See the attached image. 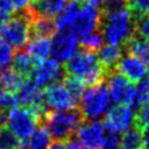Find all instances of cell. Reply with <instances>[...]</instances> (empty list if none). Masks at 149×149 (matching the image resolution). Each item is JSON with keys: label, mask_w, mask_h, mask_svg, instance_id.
Wrapping results in <instances>:
<instances>
[{"label": "cell", "mask_w": 149, "mask_h": 149, "mask_svg": "<svg viewBox=\"0 0 149 149\" xmlns=\"http://www.w3.org/2000/svg\"><path fill=\"white\" fill-rule=\"evenodd\" d=\"M63 69L66 74L79 79L87 86H95L106 79V73L98 61L97 52L83 48L65 62Z\"/></svg>", "instance_id": "cell-1"}, {"label": "cell", "mask_w": 149, "mask_h": 149, "mask_svg": "<svg viewBox=\"0 0 149 149\" xmlns=\"http://www.w3.org/2000/svg\"><path fill=\"white\" fill-rule=\"evenodd\" d=\"M84 121L85 118L81 114L79 107L74 106L63 111L50 109L40 125H43L47 128L51 139L66 141L71 136L76 135L78 128Z\"/></svg>", "instance_id": "cell-2"}, {"label": "cell", "mask_w": 149, "mask_h": 149, "mask_svg": "<svg viewBox=\"0 0 149 149\" xmlns=\"http://www.w3.org/2000/svg\"><path fill=\"white\" fill-rule=\"evenodd\" d=\"M99 30L104 40L113 45H122L134 31V21L128 9L101 14Z\"/></svg>", "instance_id": "cell-3"}, {"label": "cell", "mask_w": 149, "mask_h": 149, "mask_svg": "<svg viewBox=\"0 0 149 149\" xmlns=\"http://www.w3.org/2000/svg\"><path fill=\"white\" fill-rule=\"evenodd\" d=\"M109 106V94L106 83L102 81L95 86L84 90L78 107L85 118V121L98 120Z\"/></svg>", "instance_id": "cell-4"}, {"label": "cell", "mask_w": 149, "mask_h": 149, "mask_svg": "<svg viewBox=\"0 0 149 149\" xmlns=\"http://www.w3.org/2000/svg\"><path fill=\"white\" fill-rule=\"evenodd\" d=\"M31 19L33 17L27 8L20 10L16 15H13L7 22H5L0 33V38L16 50L24 48L30 38L29 23Z\"/></svg>", "instance_id": "cell-5"}, {"label": "cell", "mask_w": 149, "mask_h": 149, "mask_svg": "<svg viewBox=\"0 0 149 149\" xmlns=\"http://www.w3.org/2000/svg\"><path fill=\"white\" fill-rule=\"evenodd\" d=\"M6 128L19 140H27L40 125L38 118L26 107H13L6 114Z\"/></svg>", "instance_id": "cell-6"}, {"label": "cell", "mask_w": 149, "mask_h": 149, "mask_svg": "<svg viewBox=\"0 0 149 149\" xmlns=\"http://www.w3.org/2000/svg\"><path fill=\"white\" fill-rule=\"evenodd\" d=\"M105 83L108 90V94L115 105L132 106L135 94L134 83H132L116 70H114L106 77Z\"/></svg>", "instance_id": "cell-7"}, {"label": "cell", "mask_w": 149, "mask_h": 149, "mask_svg": "<svg viewBox=\"0 0 149 149\" xmlns=\"http://www.w3.org/2000/svg\"><path fill=\"white\" fill-rule=\"evenodd\" d=\"M50 41V55L56 62L65 63L77 50V35L71 28L59 29Z\"/></svg>", "instance_id": "cell-8"}, {"label": "cell", "mask_w": 149, "mask_h": 149, "mask_svg": "<svg viewBox=\"0 0 149 149\" xmlns=\"http://www.w3.org/2000/svg\"><path fill=\"white\" fill-rule=\"evenodd\" d=\"M65 74L63 66L56 62L55 59H45L41 63L34 64L30 73L29 79L34 85L42 88L54 81L62 80Z\"/></svg>", "instance_id": "cell-9"}, {"label": "cell", "mask_w": 149, "mask_h": 149, "mask_svg": "<svg viewBox=\"0 0 149 149\" xmlns=\"http://www.w3.org/2000/svg\"><path fill=\"white\" fill-rule=\"evenodd\" d=\"M100 17L101 15L99 7L93 6L91 3H86L78 10L74 21L69 28H71V30L77 35V37H84L99 29Z\"/></svg>", "instance_id": "cell-10"}, {"label": "cell", "mask_w": 149, "mask_h": 149, "mask_svg": "<svg viewBox=\"0 0 149 149\" xmlns=\"http://www.w3.org/2000/svg\"><path fill=\"white\" fill-rule=\"evenodd\" d=\"M134 113V109L128 105H115L108 109L104 118V129L118 133L125 132L132 126Z\"/></svg>", "instance_id": "cell-11"}, {"label": "cell", "mask_w": 149, "mask_h": 149, "mask_svg": "<svg viewBox=\"0 0 149 149\" xmlns=\"http://www.w3.org/2000/svg\"><path fill=\"white\" fill-rule=\"evenodd\" d=\"M43 98L45 105L54 111L69 109L76 106L62 80L47 85L43 91Z\"/></svg>", "instance_id": "cell-12"}, {"label": "cell", "mask_w": 149, "mask_h": 149, "mask_svg": "<svg viewBox=\"0 0 149 149\" xmlns=\"http://www.w3.org/2000/svg\"><path fill=\"white\" fill-rule=\"evenodd\" d=\"M115 70L127 79H129L132 83H137L147 74H149V68L147 66V64L141 58L128 52L122 54Z\"/></svg>", "instance_id": "cell-13"}, {"label": "cell", "mask_w": 149, "mask_h": 149, "mask_svg": "<svg viewBox=\"0 0 149 149\" xmlns=\"http://www.w3.org/2000/svg\"><path fill=\"white\" fill-rule=\"evenodd\" d=\"M77 139L85 149H101L104 126L99 120L84 121L76 133Z\"/></svg>", "instance_id": "cell-14"}, {"label": "cell", "mask_w": 149, "mask_h": 149, "mask_svg": "<svg viewBox=\"0 0 149 149\" xmlns=\"http://www.w3.org/2000/svg\"><path fill=\"white\" fill-rule=\"evenodd\" d=\"M66 0H31L27 7L31 17H54L56 16Z\"/></svg>", "instance_id": "cell-15"}, {"label": "cell", "mask_w": 149, "mask_h": 149, "mask_svg": "<svg viewBox=\"0 0 149 149\" xmlns=\"http://www.w3.org/2000/svg\"><path fill=\"white\" fill-rule=\"evenodd\" d=\"M122 54H123V50L121 45H113V44L106 43L99 48L97 57L106 73V77L115 70L116 64L120 57L122 56Z\"/></svg>", "instance_id": "cell-16"}, {"label": "cell", "mask_w": 149, "mask_h": 149, "mask_svg": "<svg viewBox=\"0 0 149 149\" xmlns=\"http://www.w3.org/2000/svg\"><path fill=\"white\" fill-rule=\"evenodd\" d=\"M26 50L30 55L34 64L48 59L50 55V38L48 37H33L28 41Z\"/></svg>", "instance_id": "cell-17"}, {"label": "cell", "mask_w": 149, "mask_h": 149, "mask_svg": "<svg viewBox=\"0 0 149 149\" xmlns=\"http://www.w3.org/2000/svg\"><path fill=\"white\" fill-rule=\"evenodd\" d=\"M56 30H57L56 22L52 17H33L29 23L30 38L33 37L50 38L56 33Z\"/></svg>", "instance_id": "cell-18"}, {"label": "cell", "mask_w": 149, "mask_h": 149, "mask_svg": "<svg viewBox=\"0 0 149 149\" xmlns=\"http://www.w3.org/2000/svg\"><path fill=\"white\" fill-rule=\"evenodd\" d=\"M33 66H34V62H33L30 55L28 54V51L24 48L17 49L16 52L13 55L10 68L14 71H16L19 74H21L22 77L27 78L29 76Z\"/></svg>", "instance_id": "cell-19"}, {"label": "cell", "mask_w": 149, "mask_h": 149, "mask_svg": "<svg viewBox=\"0 0 149 149\" xmlns=\"http://www.w3.org/2000/svg\"><path fill=\"white\" fill-rule=\"evenodd\" d=\"M120 149H143V133L142 130L132 123L121 136Z\"/></svg>", "instance_id": "cell-20"}, {"label": "cell", "mask_w": 149, "mask_h": 149, "mask_svg": "<svg viewBox=\"0 0 149 149\" xmlns=\"http://www.w3.org/2000/svg\"><path fill=\"white\" fill-rule=\"evenodd\" d=\"M78 10H79V2L74 0H70L69 2H66L62 8V10L57 14V19L55 20L57 30L69 28L74 21Z\"/></svg>", "instance_id": "cell-21"}, {"label": "cell", "mask_w": 149, "mask_h": 149, "mask_svg": "<svg viewBox=\"0 0 149 149\" xmlns=\"http://www.w3.org/2000/svg\"><path fill=\"white\" fill-rule=\"evenodd\" d=\"M51 137L43 125H38L27 140V149H49Z\"/></svg>", "instance_id": "cell-22"}, {"label": "cell", "mask_w": 149, "mask_h": 149, "mask_svg": "<svg viewBox=\"0 0 149 149\" xmlns=\"http://www.w3.org/2000/svg\"><path fill=\"white\" fill-rule=\"evenodd\" d=\"M24 79H26L24 77L19 74L12 68L3 70V71H0V84H1L2 88L7 92L15 93Z\"/></svg>", "instance_id": "cell-23"}, {"label": "cell", "mask_w": 149, "mask_h": 149, "mask_svg": "<svg viewBox=\"0 0 149 149\" xmlns=\"http://www.w3.org/2000/svg\"><path fill=\"white\" fill-rule=\"evenodd\" d=\"M62 81H63V84H64L66 91L69 92V94H70V97H71L73 104H74L76 106H78L79 100H80V98H81V95H83L84 86H85V85H84L79 79H77V78H74V77H72V76H70V74H66V73L64 74Z\"/></svg>", "instance_id": "cell-24"}, {"label": "cell", "mask_w": 149, "mask_h": 149, "mask_svg": "<svg viewBox=\"0 0 149 149\" xmlns=\"http://www.w3.org/2000/svg\"><path fill=\"white\" fill-rule=\"evenodd\" d=\"M104 41H105L104 36H102L101 31L98 29V30L88 34L87 36L81 37L80 48L87 49V50H91V51H97L104 44Z\"/></svg>", "instance_id": "cell-25"}, {"label": "cell", "mask_w": 149, "mask_h": 149, "mask_svg": "<svg viewBox=\"0 0 149 149\" xmlns=\"http://www.w3.org/2000/svg\"><path fill=\"white\" fill-rule=\"evenodd\" d=\"M133 125L137 126L142 132L144 129H149V101L135 111Z\"/></svg>", "instance_id": "cell-26"}, {"label": "cell", "mask_w": 149, "mask_h": 149, "mask_svg": "<svg viewBox=\"0 0 149 149\" xmlns=\"http://www.w3.org/2000/svg\"><path fill=\"white\" fill-rule=\"evenodd\" d=\"M128 10L133 20L148 14L149 0H128Z\"/></svg>", "instance_id": "cell-27"}, {"label": "cell", "mask_w": 149, "mask_h": 149, "mask_svg": "<svg viewBox=\"0 0 149 149\" xmlns=\"http://www.w3.org/2000/svg\"><path fill=\"white\" fill-rule=\"evenodd\" d=\"M123 9H128V0H102L99 6L101 14L115 13Z\"/></svg>", "instance_id": "cell-28"}, {"label": "cell", "mask_w": 149, "mask_h": 149, "mask_svg": "<svg viewBox=\"0 0 149 149\" xmlns=\"http://www.w3.org/2000/svg\"><path fill=\"white\" fill-rule=\"evenodd\" d=\"M13 55V48L0 38V71L7 70L12 66Z\"/></svg>", "instance_id": "cell-29"}, {"label": "cell", "mask_w": 149, "mask_h": 149, "mask_svg": "<svg viewBox=\"0 0 149 149\" xmlns=\"http://www.w3.org/2000/svg\"><path fill=\"white\" fill-rule=\"evenodd\" d=\"M133 21H134L133 34L146 40V41H149V15L147 14V15L135 19Z\"/></svg>", "instance_id": "cell-30"}, {"label": "cell", "mask_w": 149, "mask_h": 149, "mask_svg": "<svg viewBox=\"0 0 149 149\" xmlns=\"http://www.w3.org/2000/svg\"><path fill=\"white\" fill-rule=\"evenodd\" d=\"M120 141H121L120 133L104 129L101 149H120Z\"/></svg>", "instance_id": "cell-31"}, {"label": "cell", "mask_w": 149, "mask_h": 149, "mask_svg": "<svg viewBox=\"0 0 149 149\" xmlns=\"http://www.w3.org/2000/svg\"><path fill=\"white\" fill-rule=\"evenodd\" d=\"M17 147L19 140L6 127H2L0 133V149H15Z\"/></svg>", "instance_id": "cell-32"}, {"label": "cell", "mask_w": 149, "mask_h": 149, "mask_svg": "<svg viewBox=\"0 0 149 149\" xmlns=\"http://www.w3.org/2000/svg\"><path fill=\"white\" fill-rule=\"evenodd\" d=\"M15 106H17L15 94L3 90L0 93V108H1V111L2 112H8L9 109H12Z\"/></svg>", "instance_id": "cell-33"}, {"label": "cell", "mask_w": 149, "mask_h": 149, "mask_svg": "<svg viewBox=\"0 0 149 149\" xmlns=\"http://www.w3.org/2000/svg\"><path fill=\"white\" fill-rule=\"evenodd\" d=\"M15 7L12 0H0V21L7 22L14 14Z\"/></svg>", "instance_id": "cell-34"}, {"label": "cell", "mask_w": 149, "mask_h": 149, "mask_svg": "<svg viewBox=\"0 0 149 149\" xmlns=\"http://www.w3.org/2000/svg\"><path fill=\"white\" fill-rule=\"evenodd\" d=\"M65 144H66V149H85L81 143L79 142V140L77 139L76 135L71 136L69 140L65 141Z\"/></svg>", "instance_id": "cell-35"}, {"label": "cell", "mask_w": 149, "mask_h": 149, "mask_svg": "<svg viewBox=\"0 0 149 149\" xmlns=\"http://www.w3.org/2000/svg\"><path fill=\"white\" fill-rule=\"evenodd\" d=\"M30 1H31V0H12L13 5H14V7H15V10H17V12L26 9V8L28 7V5H29Z\"/></svg>", "instance_id": "cell-36"}, {"label": "cell", "mask_w": 149, "mask_h": 149, "mask_svg": "<svg viewBox=\"0 0 149 149\" xmlns=\"http://www.w3.org/2000/svg\"><path fill=\"white\" fill-rule=\"evenodd\" d=\"M49 149H66L65 141H59V140H54V142L50 143Z\"/></svg>", "instance_id": "cell-37"}, {"label": "cell", "mask_w": 149, "mask_h": 149, "mask_svg": "<svg viewBox=\"0 0 149 149\" xmlns=\"http://www.w3.org/2000/svg\"><path fill=\"white\" fill-rule=\"evenodd\" d=\"M141 59L147 64V66L149 68V41H148V43H147V45H146V48H144V51H143V54H142V56H141Z\"/></svg>", "instance_id": "cell-38"}, {"label": "cell", "mask_w": 149, "mask_h": 149, "mask_svg": "<svg viewBox=\"0 0 149 149\" xmlns=\"http://www.w3.org/2000/svg\"><path fill=\"white\" fill-rule=\"evenodd\" d=\"M142 133H143V149H149V129H144Z\"/></svg>", "instance_id": "cell-39"}, {"label": "cell", "mask_w": 149, "mask_h": 149, "mask_svg": "<svg viewBox=\"0 0 149 149\" xmlns=\"http://www.w3.org/2000/svg\"><path fill=\"white\" fill-rule=\"evenodd\" d=\"M3 24H5V22H3V21H0V33H1V30H2Z\"/></svg>", "instance_id": "cell-40"}, {"label": "cell", "mask_w": 149, "mask_h": 149, "mask_svg": "<svg viewBox=\"0 0 149 149\" xmlns=\"http://www.w3.org/2000/svg\"><path fill=\"white\" fill-rule=\"evenodd\" d=\"M74 1H77V2H90L91 0H74Z\"/></svg>", "instance_id": "cell-41"}, {"label": "cell", "mask_w": 149, "mask_h": 149, "mask_svg": "<svg viewBox=\"0 0 149 149\" xmlns=\"http://www.w3.org/2000/svg\"><path fill=\"white\" fill-rule=\"evenodd\" d=\"M3 91V88H2V86H1V84H0V93Z\"/></svg>", "instance_id": "cell-42"}, {"label": "cell", "mask_w": 149, "mask_h": 149, "mask_svg": "<svg viewBox=\"0 0 149 149\" xmlns=\"http://www.w3.org/2000/svg\"><path fill=\"white\" fill-rule=\"evenodd\" d=\"M1 114H2V111H1V108H0V115H1Z\"/></svg>", "instance_id": "cell-43"}, {"label": "cell", "mask_w": 149, "mask_h": 149, "mask_svg": "<svg viewBox=\"0 0 149 149\" xmlns=\"http://www.w3.org/2000/svg\"><path fill=\"white\" fill-rule=\"evenodd\" d=\"M148 15H149V10H148Z\"/></svg>", "instance_id": "cell-44"}, {"label": "cell", "mask_w": 149, "mask_h": 149, "mask_svg": "<svg viewBox=\"0 0 149 149\" xmlns=\"http://www.w3.org/2000/svg\"><path fill=\"white\" fill-rule=\"evenodd\" d=\"M15 149H17V148H15Z\"/></svg>", "instance_id": "cell-45"}]
</instances>
